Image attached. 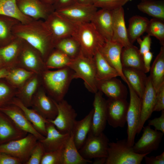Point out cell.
Wrapping results in <instances>:
<instances>
[{
	"mask_svg": "<svg viewBox=\"0 0 164 164\" xmlns=\"http://www.w3.org/2000/svg\"><path fill=\"white\" fill-rule=\"evenodd\" d=\"M73 36L80 45L81 53L91 59L106 41L91 22L77 24Z\"/></svg>",
	"mask_w": 164,
	"mask_h": 164,
	"instance_id": "obj_3",
	"label": "cell"
},
{
	"mask_svg": "<svg viewBox=\"0 0 164 164\" xmlns=\"http://www.w3.org/2000/svg\"><path fill=\"white\" fill-rule=\"evenodd\" d=\"M121 59L122 67L137 69L146 73L142 55L140 53L138 48L133 44L123 48Z\"/></svg>",
	"mask_w": 164,
	"mask_h": 164,
	"instance_id": "obj_28",
	"label": "cell"
},
{
	"mask_svg": "<svg viewBox=\"0 0 164 164\" xmlns=\"http://www.w3.org/2000/svg\"><path fill=\"white\" fill-rule=\"evenodd\" d=\"M0 164H22L17 158L5 152H0Z\"/></svg>",
	"mask_w": 164,
	"mask_h": 164,
	"instance_id": "obj_50",
	"label": "cell"
},
{
	"mask_svg": "<svg viewBox=\"0 0 164 164\" xmlns=\"http://www.w3.org/2000/svg\"><path fill=\"white\" fill-rule=\"evenodd\" d=\"M136 41L139 45V51L142 55L145 53L150 51L152 43L151 36L147 34L143 37L142 39L139 38Z\"/></svg>",
	"mask_w": 164,
	"mask_h": 164,
	"instance_id": "obj_48",
	"label": "cell"
},
{
	"mask_svg": "<svg viewBox=\"0 0 164 164\" xmlns=\"http://www.w3.org/2000/svg\"><path fill=\"white\" fill-rule=\"evenodd\" d=\"M14 36L24 40L37 50L44 62L55 48V44L44 21L32 19L26 23L19 22L13 27Z\"/></svg>",
	"mask_w": 164,
	"mask_h": 164,
	"instance_id": "obj_1",
	"label": "cell"
},
{
	"mask_svg": "<svg viewBox=\"0 0 164 164\" xmlns=\"http://www.w3.org/2000/svg\"><path fill=\"white\" fill-rule=\"evenodd\" d=\"M19 22L15 18L0 15V47L8 44L15 38L12 29Z\"/></svg>",
	"mask_w": 164,
	"mask_h": 164,
	"instance_id": "obj_36",
	"label": "cell"
},
{
	"mask_svg": "<svg viewBox=\"0 0 164 164\" xmlns=\"http://www.w3.org/2000/svg\"><path fill=\"white\" fill-rule=\"evenodd\" d=\"M148 125L154 127L155 129L164 133V110L161 111V115L148 121Z\"/></svg>",
	"mask_w": 164,
	"mask_h": 164,
	"instance_id": "obj_49",
	"label": "cell"
},
{
	"mask_svg": "<svg viewBox=\"0 0 164 164\" xmlns=\"http://www.w3.org/2000/svg\"><path fill=\"white\" fill-rule=\"evenodd\" d=\"M112 10L101 9L95 12L90 22L106 41L112 39Z\"/></svg>",
	"mask_w": 164,
	"mask_h": 164,
	"instance_id": "obj_21",
	"label": "cell"
},
{
	"mask_svg": "<svg viewBox=\"0 0 164 164\" xmlns=\"http://www.w3.org/2000/svg\"><path fill=\"white\" fill-rule=\"evenodd\" d=\"M53 101L57 108V115L54 119L47 121L62 134L73 133L77 116L75 110L64 99L59 102Z\"/></svg>",
	"mask_w": 164,
	"mask_h": 164,
	"instance_id": "obj_8",
	"label": "cell"
},
{
	"mask_svg": "<svg viewBox=\"0 0 164 164\" xmlns=\"http://www.w3.org/2000/svg\"><path fill=\"white\" fill-rule=\"evenodd\" d=\"M123 46L112 40L106 41L99 50L108 63L119 73L120 77L126 84L128 82L122 72L121 56Z\"/></svg>",
	"mask_w": 164,
	"mask_h": 164,
	"instance_id": "obj_20",
	"label": "cell"
},
{
	"mask_svg": "<svg viewBox=\"0 0 164 164\" xmlns=\"http://www.w3.org/2000/svg\"><path fill=\"white\" fill-rule=\"evenodd\" d=\"M24 43V40L15 37L8 44L0 47V58L5 67H16Z\"/></svg>",
	"mask_w": 164,
	"mask_h": 164,
	"instance_id": "obj_26",
	"label": "cell"
},
{
	"mask_svg": "<svg viewBox=\"0 0 164 164\" xmlns=\"http://www.w3.org/2000/svg\"><path fill=\"white\" fill-rule=\"evenodd\" d=\"M5 67L2 60L0 58V69L3 68Z\"/></svg>",
	"mask_w": 164,
	"mask_h": 164,
	"instance_id": "obj_58",
	"label": "cell"
},
{
	"mask_svg": "<svg viewBox=\"0 0 164 164\" xmlns=\"http://www.w3.org/2000/svg\"><path fill=\"white\" fill-rule=\"evenodd\" d=\"M107 157H101L95 158L93 162H92L93 164H105Z\"/></svg>",
	"mask_w": 164,
	"mask_h": 164,
	"instance_id": "obj_55",
	"label": "cell"
},
{
	"mask_svg": "<svg viewBox=\"0 0 164 164\" xmlns=\"http://www.w3.org/2000/svg\"><path fill=\"white\" fill-rule=\"evenodd\" d=\"M47 135L45 138L39 141L43 145L46 152H49L61 149L70 134L60 132L52 123L48 121L46 124Z\"/></svg>",
	"mask_w": 164,
	"mask_h": 164,
	"instance_id": "obj_25",
	"label": "cell"
},
{
	"mask_svg": "<svg viewBox=\"0 0 164 164\" xmlns=\"http://www.w3.org/2000/svg\"><path fill=\"white\" fill-rule=\"evenodd\" d=\"M31 107L47 120L54 119L57 115V108L53 100L42 85L34 94Z\"/></svg>",
	"mask_w": 164,
	"mask_h": 164,
	"instance_id": "obj_15",
	"label": "cell"
},
{
	"mask_svg": "<svg viewBox=\"0 0 164 164\" xmlns=\"http://www.w3.org/2000/svg\"><path fill=\"white\" fill-rule=\"evenodd\" d=\"M97 85L98 90L109 98L126 99L128 93L127 88L117 77L97 80Z\"/></svg>",
	"mask_w": 164,
	"mask_h": 164,
	"instance_id": "obj_24",
	"label": "cell"
},
{
	"mask_svg": "<svg viewBox=\"0 0 164 164\" xmlns=\"http://www.w3.org/2000/svg\"><path fill=\"white\" fill-rule=\"evenodd\" d=\"M41 2L46 4L53 5L55 0H40Z\"/></svg>",
	"mask_w": 164,
	"mask_h": 164,
	"instance_id": "obj_57",
	"label": "cell"
},
{
	"mask_svg": "<svg viewBox=\"0 0 164 164\" xmlns=\"http://www.w3.org/2000/svg\"><path fill=\"white\" fill-rule=\"evenodd\" d=\"M142 56L144 67L146 73H147L149 72L150 69L151 63L153 56V53L149 51L144 54Z\"/></svg>",
	"mask_w": 164,
	"mask_h": 164,
	"instance_id": "obj_53",
	"label": "cell"
},
{
	"mask_svg": "<svg viewBox=\"0 0 164 164\" xmlns=\"http://www.w3.org/2000/svg\"><path fill=\"white\" fill-rule=\"evenodd\" d=\"M113 36L111 40L121 44L124 47L132 44L128 40L123 7L112 10Z\"/></svg>",
	"mask_w": 164,
	"mask_h": 164,
	"instance_id": "obj_23",
	"label": "cell"
},
{
	"mask_svg": "<svg viewBox=\"0 0 164 164\" xmlns=\"http://www.w3.org/2000/svg\"><path fill=\"white\" fill-rule=\"evenodd\" d=\"M75 0H55L53 5L55 10L62 9L76 3Z\"/></svg>",
	"mask_w": 164,
	"mask_h": 164,
	"instance_id": "obj_52",
	"label": "cell"
},
{
	"mask_svg": "<svg viewBox=\"0 0 164 164\" xmlns=\"http://www.w3.org/2000/svg\"><path fill=\"white\" fill-rule=\"evenodd\" d=\"M9 103L15 104L20 108L35 128L43 136L46 135V124L48 122L47 120L34 109L26 107L16 97H14Z\"/></svg>",
	"mask_w": 164,
	"mask_h": 164,
	"instance_id": "obj_30",
	"label": "cell"
},
{
	"mask_svg": "<svg viewBox=\"0 0 164 164\" xmlns=\"http://www.w3.org/2000/svg\"><path fill=\"white\" fill-rule=\"evenodd\" d=\"M62 148L57 150L46 152L42 158L40 164H63Z\"/></svg>",
	"mask_w": 164,
	"mask_h": 164,
	"instance_id": "obj_45",
	"label": "cell"
},
{
	"mask_svg": "<svg viewBox=\"0 0 164 164\" xmlns=\"http://www.w3.org/2000/svg\"><path fill=\"white\" fill-rule=\"evenodd\" d=\"M63 164H86L92 163L80 154L74 143L71 133L62 149Z\"/></svg>",
	"mask_w": 164,
	"mask_h": 164,
	"instance_id": "obj_32",
	"label": "cell"
},
{
	"mask_svg": "<svg viewBox=\"0 0 164 164\" xmlns=\"http://www.w3.org/2000/svg\"><path fill=\"white\" fill-rule=\"evenodd\" d=\"M41 85L40 75L34 74L17 89L15 97L25 106L29 108L34 94Z\"/></svg>",
	"mask_w": 164,
	"mask_h": 164,
	"instance_id": "obj_27",
	"label": "cell"
},
{
	"mask_svg": "<svg viewBox=\"0 0 164 164\" xmlns=\"http://www.w3.org/2000/svg\"><path fill=\"white\" fill-rule=\"evenodd\" d=\"M152 84L156 92L164 83V46L161 47L149 70Z\"/></svg>",
	"mask_w": 164,
	"mask_h": 164,
	"instance_id": "obj_34",
	"label": "cell"
},
{
	"mask_svg": "<svg viewBox=\"0 0 164 164\" xmlns=\"http://www.w3.org/2000/svg\"><path fill=\"white\" fill-rule=\"evenodd\" d=\"M68 67L74 71V78L82 79L89 91L95 94L98 91L93 58L87 57L80 53L76 58L73 60Z\"/></svg>",
	"mask_w": 164,
	"mask_h": 164,
	"instance_id": "obj_5",
	"label": "cell"
},
{
	"mask_svg": "<svg viewBox=\"0 0 164 164\" xmlns=\"http://www.w3.org/2000/svg\"><path fill=\"white\" fill-rule=\"evenodd\" d=\"M0 111L9 116L21 129L35 136L38 141L45 136L39 132L28 120L23 111L17 105L9 103L0 107Z\"/></svg>",
	"mask_w": 164,
	"mask_h": 164,
	"instance_id": "obj_18",
	"label": "cell"
},
{
	"mask_svg": "<svg viewBox=\"0 0 164 164\" xmlns=\"http://www.w3.org/2000/svg\"><path fill=\"white\" fill-rule=\"evenodd\" d=\"M130 101L126 116L127 124V141L132 146L135 143L136 135L139 124L141 112V99L135 92L128 82Z\"/></svg>",
	"mask_w": 164,
	"mask_h": 164,
	"instance_id": "obj_7",
	"label": "cell"
},
{
	"mask_svg": "<svg viewBox=\"0 0 164 164\" xmlns=\"http://www.w3.org/2000/svg\"><path fill=\"white\" fill-rule=\"evenodd\" d=\"M128 105L126 99L108 98L107 100V122L110 126L114 128L125 126Z\"/></svg>",
	"mask_w": 164,
	"mask_h": 164,
	"instance_id": "obj_13",
	"label": "cell"
},
{
	"mask_svg": "<svg viewBox=\"0 0 164 164\" xmlns=\"http://www.w3.org/2000/svg\"><path fill=\"white\" fill-rule=\"evenodd\" d=\"M11 69L4 67L0 69V79L5 78L8 75Z\"/></svg>",
	"mask_w": 164,
	"mask_h": 164,
	"instance_id": "obj_54",
	"label": "cell"
},
{
	"mask_svg": "<svg viewBox=\"0 0 164 164\" xmlns=\"http://www.w3.org/2000/svg\"><path fill=\"white\" fill-rule=\"evenodd\" d=\"M129 0H93V5L97 8L113 10L123 7Z\"/></svg>",
	"mask_w": 164,
	"mask_h": 164,
	"instance_id": "obj_44",
	"label": "cell"
},
{
	"mask_svg": "<svg viewBox=\"0 0 164 164\" xmlns=\"http://www.w3.org/2000/svg\"><path fill=\"white\" fill-rule=\"evenodd\" d=\"M55 48L62 52L72 59L76 58L81 53L80 45L73 36L59 41L55 44Z\"/></svg>",
	"mask_w": 164,
	"mask_h": 164,
	"instance_id": "obj_39",
	"label": "cell"
},
{
	"mask_svg": "<svg viewBox=\"0 0 164 164\" xmlns=\"http://www.w3.org/2000/svg\"><path fill=\"white\" fill-rule=\"evenodd\" d=\"M16 0H0V15L15 18L22 23H27L32 19L23 14L19 9Z\"/></svg>",
	"mask_w": 164,
	"mask_h": 164,
	"instance_id": "obj_38",
	"label": "cell"
},
{
	"mask_svg": "<svg viewBox=\"0 0 164 164\" xmlns=\"http://www.w3.org/2000/svg\"><path fill=\"white\" fill-rule=\"evenodd\" d=\"M149 20L146 17L138 15L133 16L129 19L127 32L131 43L133 44L146 32Z\"/></svg>",
	"mask_w": 164,
	"mask_h": 164,
	"instance_id": "obj_35",
	"label": "cell"
},
{
	"mask_svg": "<svg viewBox=\"0 0 164 164\" xmlns=\"http://www.w3.org/2000/svg\"><path fill=\"white\" fill-rule=\"evenodd\" d=\"M148 154L135 152L127 138L109 142L105 164H140Z\"/></svg>",
	"mask_w": 164,
	"mask_h": 164,
	"instance_id": "obj_4",
	"label": "cell"
},
{
	"mask_svg": "<svg viewBox=\"0 0 164 164\" xmlns=\"http://www.w3.org/2000/svg\"><path fill=\"white\" fill-rule=\"evenodd\" d=\"M145 155L144 158L146 164H164V152H163L160 155L148 157Z\"/></svg>",
	"mask_w": 164,
	"mask_h": 164,
	"instance_id": "obj_51",
	"label": "cell"
},
{
	"mask_svg": "<svg viewBox=\"0 0 164 164\" xmlns=\"http://www.w3.org/2000/svg\"><path fill=\"white\" fill-rule=\"evenodd\" d=\"M40 75L49 70L39 52L24 41L16 66Z\"/></svg>",
	"mask_w": 164,
	"mask_h": 164,
	"instance_id": "obj_9",
	"label": "cell"
},
{
	"mask_svg": "<svg viewBox=\"0 0 164 164\" xmlns=\"http://www.w3.org/2000/svg\"><path fill=\"white\" fill-rule=\"evenodd\" d=\"M123 74L132 88L141 99L145 88L147 77L145 73L139 70L122 67Z\"/></svg>",
	"mask_w": 164,
	"mask_h": 164,
	"instance_id": "obj_29",
	"label": "cell"
},
{
	"mask_svg": "<svg viewBox=\"0 0 164 164\" xmlns=\"http://www.w3.org/2000/svg\"><path fill=\"white\" fill-rule=\"evenodd\" d=\"M109 143L108 138L103 132L97 135L88 133L84 143L78 151L86 159L107 157Z\"/></svg>",
	"mask_w": 164,
	"mask_h": 164,
	"instance_id": "obj_10",
	"label": "cell"
},
{
	"mask_svg": "<svg viewBox=\"0 0 164 164\" xmlns=\"http://www.w3.org/2000/svg\"><path fill=\"white\" fill-rule=\"evenodd\" d=\"M17 6L25 15L34 20H45L55 11L53 5L40 0H16Z\"/></svg>",
	"mask_w": 164,
	"mask_h": 164,
	"instance_id": "obj_17",
	"label": "cell"
},
{
	"mask_svg": "<svg viewBox=\"0 0 164 164\" xmlns=\"http://www.w3.org/2000/svg\"><path fill=\"white\" fill-rule=\"evenodd\" d=\"M97 8L93 5L76 3L65 8L55 10L64 19L76 24L90 22Z\"/></svg>",
	"mask_w": 164,
	"mask_h": 164,
	"instance_id": "obj_12",
	"label": "cell"
},
{
	"mask_svg": "<svg viewBox=\"0 0 164 164\" xmlns=\"http://www.w3.org/2000/svg\"><path fill=\"white\" fill-rule=\"evenodd\" d=\"M74 71L69 67L56 70H47L40 75L41 85L47 94L56 102L64 99L71 81Z\"/></svg>",
	"mask_w": 164,
	"mask_h": 164,
	"instance_id": "obj_2",
	"label": "cell"
},
{
	"mask_svg": "<svg viewBox=\"0 0 164 164\" xmlns=\"http://www.w3.org/2000/svg\"><path fill=\"white\" fill-rule=\"evenodd\" d=\"M38 140L33 135L28 133L24 137L0 144V152L8 154L25 164L29 159Z\"/></svg>",
	"mask_w": 164,
	"mask_h": 164,
	"instance_id": "obj_6",
	"label": "cell"
},
{
	"mask_svg": "<svg viewBox=\"0 0 164 164\" xmlns=\"http://www.w3.org/2000/svg\"><path fill=\"white\" fill-rule=\"evenodd\" d=\"M34 74L23 68L15 67L11 69L9 74L5 79L17 89Z\"/></svg>",
	"mask_w": 164,
	"mask_h": 164,
	"instance_id": "obj_41",
	"label": "cell"
},
{
	"mask_svg": "<svg viewBox=\"0 0 164 164\" xmlns=\"http://www.w3.org/2000/svg\"><path fill=\"white\" fill-rule=\"evenodd\" d=\"M93 113V108L85 117L76 122L73 133V141L78 150L84 143L90 130Z\"/></svg>",
	"mask_w": 164,
	"mask_h": 164,
	"instance_id": "obj_31",
	"label": "cell"
},
{
	"mask_svg": "<svg viewBox=\"0 0 164 164\" xmlns=\"http://www.w3.org/2000/svg\"><path fill=\"white\" fill-rule=\"evenodd\" d=\"M72 59L60 51L54 48L45 62L47 69H61L68 67Z\"/></svg>",
	"mask_w": 164,
	"mask_h": 164,
	"instance_id": "obj_40",
	"label": "cell"
},
{
	"mask_svg": "<svg viewBox=\"0 0 164 164\" xmlns=\"http://www.w3.org/2000/svg\"><path fill=\"white\" fill-rule=\"evenodd\" d=\"M93 58L97 81L120 76L118 72L108 63L99 50L96 52Z\"/></svg>",
	"mask_w": 164,
	"mask_h": 164,
	"instance_id": "obj_33",
	"label": "cell"
},
{
	"mask_svg": "<svg viewBox=\"0 0 164 164\" xmlns=\"http://www.w3.org/2000/svg\"><path fill=\"white\" fill-rule=\"evenodd\" d=\"M55 44L65 38L73 36L77 25L60 16L55 11L44 20Z\"/></svg>",
	"mask_w": 164,
	"mask_h": 164,
	"instance_id": "obj_11",
	"label": "cell"
},
{
	"mask_svg": "<svg viewBox=\"0 0 164 164\" xmlns=\"http://www.w3.org/2000/svg\"><path fill=\"white\" fill-rule=\"evenodd\" d=\"M150 36L155 37L164 46V20L154 18L149 20L146 32Z\"/></svg>",
	"mask_w": 164,
	"mask_h": 164,
	"instance_id": "obj_42",
	"label": "cell"
},
{
	"mask_svg": "<svg viewBox=\"0 0 164 164\" xmlns=\"http://www.w3.org/2000/svg\"><path fill=\"white\" fill-rule=\"evenodd\" d=\"M143 128L142 136L134 143L132 147L134 152L137 153L148 155L158 149L164 133L152 129L148 125Z\"/></svg>",
	"mask_w": 164,
	"mask_h": 164,
	"instance_id": "obj_14",
	"label": "cell"
},
{
	"mask_svg": "<svg viewBox=\"0 0 164 164\" xmlns=\"http://www.w3.org/2000/svg\"><path fill=\"white\" fill-rule=\"evenodd\" d=\"M141 0V1H146L147 0Z\"/></svg>",
	"mask_w": 164,
	"mask_h": 164,
	"instance_id": "obj_59",
	"label": "cell"
},
{
	"mask_svg": "<svg viewBox=\"0 0 164 164\" xmlns=\"http://www.w3.org/2000/svg\"><path fill=\"white\" fill-rule=\"evenodd\" d=\"M156 94V91L149 76L147 77L144 92L141 99L140 120L137 131V134L140 133L145 122L150 117L154 112Z\"/></svg>",
	"mask_w": 164,
	"mask_h": 164,
	"instance_id": "obj_19",
	"label": "cell"
},
{
	"mask_svg": "<svg viewBox=\"0 0 164 164\" xmlns=\"http://www.w3.org/2000/svg\"><path fill=\"white\" fill-rule=\"evenodd\" d=\"M164 110V83L156 92L155 102L154 111H160Z\"/></svg>",
	"mask_w": 164,
	"mask_h": 164,
	"instance_id": "obj_47",
	"label": "cell"
},
{
	"mask_svg": "<svg viewBox=\"0 0 164 164\" xmlns=\"http://www.w3.org/2000/svg\"><path fill=\"white\" fill-rule=\"evenodd\" d=\"M17 89L5 78L0 79V107L8 104L15 97Z\"/></svg>",
	"mask_w": 164,
	"mask_h": 164,
	"instance_id": "obj_43",
	"label": "cell"
},
{
	"mask_svg": "<svg viewBox=\"0 0 164 164\" xmlns=\"http://www.w3.org/2000/svg\"><path fill=\"white\" fill-rule=\"evenodd\" d=\"M93 105L92 125L88 133L97 135L103 132L107 122V100L101 91H98L95 93Z\"/></svg>",
	"mask_w": 164,
	"mask_h": 164,
	"instance_id": "obj_16",
	"label": "cell"
},
{
	"mask_svg": "<svg viewBox=\"0 0 164 164\" xmlns=\"http://www.w3.org/2000/svg\"><path fill=\"white\" fill-rule=\"evenodd\" d=\"M46 151L42 144L38 140L32 150L30 157L25 164H40Z\"/></svg>",
	"mask_w": 164,
	"mask_h": 164,
	"instance_id": "obj_46",
	"label": "cell"
},
{
	"mask_svg": "<svg viewBox=\"0 0 164 164\" xmlns=\"http://www.w3.org/2000/svg\"><path fill=\"white\" fill-rule=\"evenodd\" d=\"M93 0H75L76 3L84 5H93Z\"/></svg>",
	"mask_w": 164,
	"mask_h": 164,
	"instance_id": "obj_56",
	"label": "cell"
},
{
	"mask_svg": "<svg viewBox=\"0 0 164 164\" xmlns=\"http://www.w3.org/2000/svg\"><path fill=\"white\" fill-rule=\"evenodd\" d=\"M27 134L9 116L0 111V144L22 138Z\"/></svg>",
	"mask_w": 164,
	"mask_h": 164,
	"instance_id": "obj_22",
	"label": "cell"
},
{
	"mask_svg": "<svg viewBox=\"0 0 164 164\" xmlns=\"http://www.w3.org/2000/svg\"><path fill=\"white\" fill-rule=\"evenodd\" d=\"M138 9L154 18L164 20L163 0L141 1L137 5Z\"/></svg>",
	"mask_w": 164,
	"mask_h": 164,
	"instance_id": "obj_37",
	"label": "cell"
}]
</instances>
